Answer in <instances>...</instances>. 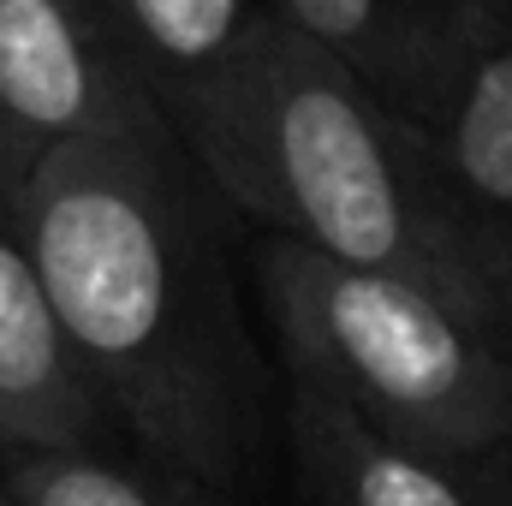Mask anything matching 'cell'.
Masks as SVG:
<instances>
[{
  "label": "cell",
  "instance_id": "cell-4",
  "mask_svg": "<svg viewBox=\"0 0 512 506\" xmlns=\"http://www.w3.org/2000/svg\"><path fill=\"white\" fill-rule=\"evenodd\" d=\"M167 131L108 0H0V149L24 167L72 137Z\"/></svg>",
  "mask_w": 512,
  "mask_h": 506
},
{
  "label": "cell",
  "instance_id": "cell-3",
  "mask_svg": "<svg viewBox=\"0 0 512 506\" xmlns=\"http://www.w3.org/2000/svg\"><path fill=\"white\" fill-rule=\"evenodd\" d=\"M274 370L310 376L387 441L471 471L512 447V346L447 298L262 233L251 251Z\"/></svg>",
  "mask_w": 512,
  "mask_h": 506
},
{
  "label": "cell",
  "instance_id": "cell-13",
  "mask_svg": "<svg viewBox=\"0 0 512 506\" xmlns=\"http://www.w3.org/2000/svg\"><path fill=\"white\" fill-rule=\"evenodd\" d=\"M0 506H6V495H0Z\"/></svg>",
  "mask_w": 512,
  "mask_h": 506
},
{
  "label": "cell",
  "instance_id": "cell-1",
  "mask_svg": "<svg viewBox=\"0 0 512 506\" xmlns=\"http://www.w3.org/2000/svg\"><path fill=\"white\" fill-rule=\"evenodd\" d=\"M24 239L78 364L143 459L256 495L280 429L233 274V209L167 131L72 137L18 179Z\"/></svg>",
  "mask_w": 512,
  "mask_h": 506
},
{
  "label": "cell",
  "instance_id": "cell-2",
  "mask_svg": "<svg viewBox=\"0 0 512 506\" xmlns=\"http://www.w3.org/2000/svg\"><path fill=\"white\" fill-rule=\"evenodd\" d=\"M167 126L239 221L399 274L512 346V256L453 203L417 126L280 18Z\"/></svg>",
  "mask_w": 512,
  "mask_h": 506
},
{
  "label": "cell",
  "instance_id": "cell-5",
  "mask_svg": "<svg viewBox=\"0 0 512 506\" xmlns=\"http://www.w3.org/2000/svg\"><path fill=\"white\" fill-rule=\"evenodd\" d=\"M24 161L0 149V447H108L120 435L78 364L18 215Z\"/></svg>",
  "mask_w": 512,
  "mask_h": 506
},
{
  "label": "cell",
  "instance_id": "cell-10",
  "mask_svg": "<svg viewBox=\"0 0 512 506\" xmlns=\"http://www.w3.org/2000/svg\"><path fill=\"white\" fill-rule=\"evenodd\" d=\"M6 506H245L239 495L167 471L155 459H114L108 447H0Z\"/></svg>",
  "mask_w": 512,
  "mask_h": 506
},
{
  "label": "cell",
  "instance_id": "cell-6",
  "mask_svg": "<svg viewBox=\"0 0 512 506\" xmlns=\"http://www.w3.org/2000/svg\"><path fill=\"white\" fill-rule=\"evenodd\" d=\"M411 126L471 227L512 256V18L501 0H477Z\"/></svg>",
  "mask_w": 512,
  "mask_h": 506
},
{
  "label": "cell",
  "instance_id": "cell-9",
  "mask_svg": "<svg viewBox=\"0 0 512 506\" xmlns=\"http://www.w3.org/2000/svg\"><path fill=\"white\" fill-rule=\"evenodd\" d=\"M108 18L161 120L221 84L274 24L268 0H108Z\"/></svg>",
  "mask_w": 512,
  "mask_h": 506
},
{
  "label": "cell",
  "instance_id": "cell-7",
  "mask_svg": "<svg viewBox=\"0 0 512 506\" xmlns=\"http://www.w3.org/2000/svg\"><path fill=\"white\" fill-rule=\"evenodd\" d=\"M280 435L304 506H483L471 471L387 441L328 387L292 370H280Z\"/></svg>",
  "mask_w": 512,
  "mask_h": 506
},
{
  "label": "cell",
  "instance_id": "cell-8",
  "mask_svg": "<svg viewBox=\"0 0 512 506\" xmlns=\"http://www.w3.org/2000/svg\"><path fill=\"white\" fill-rule=\"evenodd\" d=\"M268 12L411 120L477 0H268Z\"/></svg>",
  "mask_w": 512,
  "mask_h": 506
},
{
  "label": "cell",
  "instance_id": "cell-12",
  "mask_svg": "<svg viewBox=\"0 0 512 506\" xmlns=\"http://www.w3.org/2000/svg\"><path fill=\"white\" fill-rule=\"evenodd\" d=\"M501 12H507V18H512V0H501Z\"/></svg>",
  "mask_w": 512,
  "mask_h": 506
},
{
  "label": "cell",
  "instance_id": "cell-11",
  "mask_svg": "<svg viewBox=\"0 0 512 506\" xmlns=\"http://www.w3.org/2000/svg\"><path fill=\"white\" fill-rule=\"evenodd\" d=\"M471 477L483 489V506H512V447L495 453V459H483V465H471Z\"/></svg>",
  "mask_w": 512,
  "mask_h": 506
}]
</instances>
